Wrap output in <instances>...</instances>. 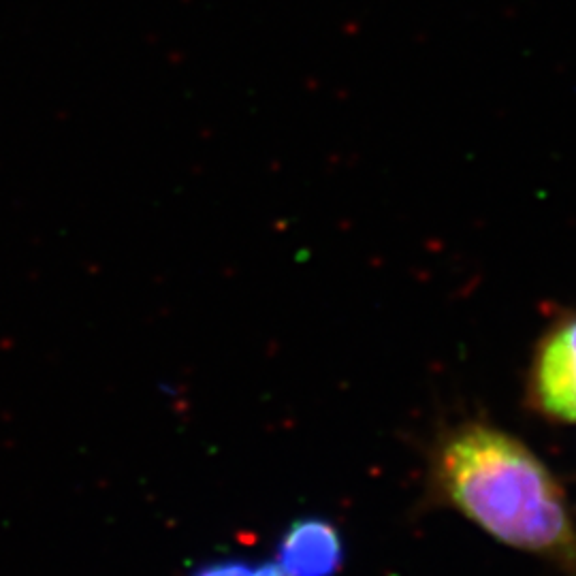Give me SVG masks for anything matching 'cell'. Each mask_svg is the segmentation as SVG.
I'll list each match as a JSON object with an SVG mask.
<instances>
[{"instance_id":"1","label":"cell","mask_w":576,"mask_h":576,"mask_svg":"<svg viewBox=\"0 0 576 576\" xmlns=\"http://www.w3.org/2000/svg\"><path fill=\"white\" fill-rule=\"evenodd\" d=\"M438 500L506 547L576 568V523L549 468L521 440L487 423L444 431L431 451Z\"/></svg>"},{"instance_id":"3","label":"cell","mask_w":576,"mask_h":576,"mask_svg":"<svg viewBox=\"0 0 576 576\" xmlns=\"http://www.w3.org/2000/svg\"><path fill=\"white\" fill-rule=\"evenodd\" d=\"M276 564L288 576H335L344 566L342 536L327 519H297L278 542Z\"/></svg>"},{"instance_id":"2","label":"cell","mask_w":576,"mask_h":576,"mask_svg":"<svg viewBox=\"0 0 576 576\" xmlns=\"http://www.w3.org/2000/svg\"><path fill=\"white\" fill-rule=\"evenodd\" d=\"M530 399L549 419L576 423V316L562 320L538 342Z\"/></svg>"},{"instance_id":"4","label":"cell","mask_w":576,"mask_h":576,"mask_svg":"<svg viewBox=\"0 0 576 576\" xmlns=\"http://www.w3.org/2000/svg\"><path fill=\"white\" fill-rule=\"evenodd\" d=\"M192 576H288L276 562L274 564H250L242 559H224L192 572Z\"/></svg>"}]
</instances>
